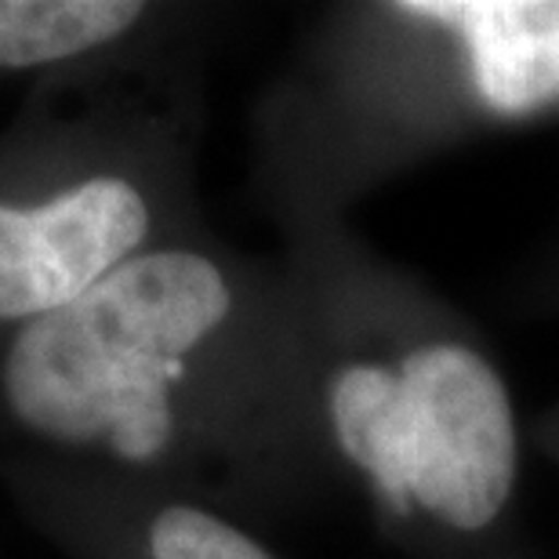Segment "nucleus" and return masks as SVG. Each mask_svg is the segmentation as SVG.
<instances>
[{
	"label": "nucleus",
	"mask_w": 559,
	"mask_h": 559,
	"mask_svg": "<svg viewBox=\"0 0 559 559\" xmlns=\"http://www.w3.org/2000/svg\"><path fill=\"white\" fill-rule=\"evenodd\" d=\"M145 15L135 0H0V73L66 81L128 40Z\"/></svg>",
	"instance_id": "nucleus-5"
},
{
	"label": "nucleus",
	"mask_w": 559,
	"mask_h": 559,
	"mask_svg": "<svg viewBox=\"0 0 559 559\" xmlns=\"http://www.w3.org/2000/svg\"><path fill=\"white\" fill-rule=\"evenodd\" d=\"M139 178L73 156L66 128L11 135L0 156V334L51 317L150 251Z\"/></svg>",
	"instance_id": "nucleus-3"
},
{
	"label": "nucleus",
	"mask_w": 559,
	"mask_h": 559,
	"mask_svg": "<svg viewBox=\"0 0 559 559\" xmlns=\"http://www.w3.org/2000/svg\"><path fill=\"white\" fill-rule=\"evenodd\" d=\"M342 451L400 512L411 501L454 531H484L516 479L509 393L465 345H421L400 364H353L331 382Z\"/></svg>",
	"instance_id": "nucleus-2"
},
{
	"label": "nucleus",
	"mask_w": 559,
	"mask_h": 559,
	"mask_svg": "<svg viewBox=\"0 0 559 559\" xmlns=\"http://www.w3.org/2000/svg\"><path fill=\"white\" fill-rule=\"evenodd\" d=\"M233 309L237 290L204 251H142L0 334V425L40 462L150 468L175 451L182 385Z\"/></svg>",
	"instance_id": "nucleus-1"
},
{
	"label": "nucleus",
	"mask_w": 559,
	"mask_h": 559,
	"mask_svg": "<svg viewBox=\"0 0 559 559\" xmlns=\"http://www.w3.org/2000/svg\"><path fill=\"white\" fill-rule=\"evenodd\" d=\"M142 559H273L251 534L215 512L171 501L150 512L142 527Z\"/></svg>",
	"instance_id": "nucleus-6"
},
{
	"label": "nucleus",
	"mask_w": 559,
	"mask_h": 559,
	"mask_svg": "<svg viewBox=\"0 0 559 559\" xmlns=\"http://www.w3.org/2000/svg\"><path fill=\"white\" fill-rule=\"evenodd\" d=\"M400 11L462 33L473 84L495 114L520 117L559 95V0H418Z\"/></svg>",
	"instance_id": "nucleus-4"
}]
</instances>
